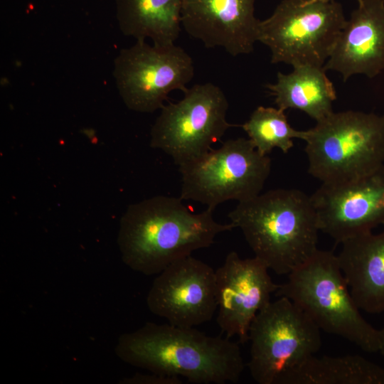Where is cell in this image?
<instances>
[{"label": "cell", "mask_w": 384, "mask_h": 384, "mask_svg": "<svg viewBox=\"0 0 384 384\" xmlns=\"http://www.w3.org/2000/svg\"><path fill=\"white\" fill-rule=\"evenodd\" d=\"M176 197L157 196L129 206L122 215L117 243L123 262L145 275L158 274L178 260L210 247L232 230L207 208L193 213Z\"/></svg>", "instance_id": "6da1fadb"}, {"label": "cell", "mask_w": 384, "mask_h": 384, "mask_svg": "<svg viewBox=\"0 0 384 384\" xmlns=\"http://www.w3.org/2000/svg\"><path fill=\"white\" fill-rule=\"evenodd\" d=\"M114 350L129 365L196 384L235 383L245 368L238 343L170 324L147 322L123 334Z\"/></svg>", "instance_id": "7a4b0ae2"}, {"label": "cell", "mask_w": 384, "mask_h": 384, "mask_svg": "<svg viewBox=\"0 0 384 384\" xmlns=\"http://www.w3.org/2000/svg\"><path fill=\"white\" fill-rule=\"evenodd\" d=\"M255 254L269 270L288 275L318 250L319 228L311 196L274 189L238 203L229 213Z\"/></svg>", "instance_id": "3957f363"}, {"label": "cell", "mask_w": 384, "mask_h": 384, "mask_svg": "<svg viewBox=\"0 0 384 384\" xmlns=\"http://www.w3.org/2000/svg\"><path fill=\"white\" fill-rule=\"evenodd\" d=\"M287 276L276 296L295 303L321 330L343 337L366 352H378L379 330L361 314L337 255L318 249Z\"/></svg>", "instance_id": "277c9868"}, {"label": "cell", "mask_w": 384, "mask_h": 384, "mask_svg": "<svg viewBox=\"0 0 384 384\" xmlns=\"http://www.w3.org/2000/svg\"><path fill=\"white\" fill-rule=\"evenodd\" d=\"M304 141L308 171L322 183L359 178L384 165V114L333 112Z\"/></svg>", "instance_id": "5b68a950"}, {"label": "cell", "mask_w": 384, "mask_h": 384, "mask_svg": "<svg viewBox=\"0 0 384 384\" xmlns=\"http://www.w3.org/2000/svg\"><path fill=\"white\" fill-rule=\"evenodd\" d=\"M346 20L335 0H282L260 21L257 41L271 51V63L324 67Z\"/></svg>", "instance_id": "8992f818"}, {"label": "cell", "mask_w": 384, "mask_h": 384, "mask_svg": "<svg viewBox=\"0 0 384 384\" xmlns=\"http://www.w3.org/2000/svg\"><path fill=\"white\" fill-rule=\"evenodd\" d=\"M321 329L295 303L279 297L252 320L247 366L258 384H282L284 377L321 348Z\"/></svg>", "instance_id": "52a82bcc"}, {"label": "cell", "mask_w": 384, "mask_h": 384, "mask_svg": "<svg viewBox=\"0 0 384 384\" xmlns=\"http://www.w3.org/2000/svg\"><path fill=\"white\" fill-rule=\"evenodd\" d=\"M180 198L213 210L230 200L238 203L260 193L270 174L271 159L262 155L250 140L228 139L215 149L178 166Z\"/></svg>", "instance_id": "ba28073f"}, {"label": "cell", "mask_w": 384, "mask_h": 384, "mask_svg": "<svg viewBox=\"0 0 384 384\" xmlns=\"http://www.w3.org/2000/svg\"><path fill=\"white\" fill-rule=\"evenodd\" d=\"M176 102H169L151 129L150 146L181 166L210 150L226 131L235 126L227 120L228 101L217 85L196 84Z\"/></svg>", "instance_id": "9c48e42d"}, {"label": "cell", "mask_w": 384, "mask_h": 384, "mask_svg": "<svg viewBox=\"0 0 384 384\" xmlns=\"http://www.w3.org/2000/svg\"><path fill=\"white\" fill-rule=\"evenodd\" d=\"M194 75L191 57L180 46L137 40L114 60L113 76L125 105L139 112L161 109L169 94L184 92Z\"/></svg>", "instance_id": "30bf717a"}, {"label": "cell", "mask_w": 384, "mask_h": 384, "mask_svg": "<svg viewBox=\"0 0 384 384\" xmlns=\"http://www.w3.org/2000/svg\"><path fill=\"white\" fill-rule=\"evenodd\" d=\"M146 305L169 324L195 327L211 320L217 310L215 271L191 255L173 262L154 280Z\"/></svg>", "instance_id": "8fae6325"}, {"label": "cell", "mask_w": 384, "mask_h": 384, "mask_svg": "<svg viewBox=\"0 0 384 384\" xmlns=\"http://www.w3.org/2000/svg\"><path fill=\"white\" fill-rule=\"evenodd\" d=\"M311 198L319 230L337 242L384 226V165L359 178L322 183Z\"/></svg>", "instance_id": "7c38bea8"}, {"label": "cell", "mask_w": 384, "mask_h": 384, "mask_svg": "<svg viewBox=\"0 0 384 384\" xmlns=\"http://www.w3.org/2000/svg\"><path fill=\"white\" fill-rule=\"evenodd\" d=\"M215 285L217 324L226 337L238 336L245 343L252 320L271 302L279 284L257 257L242 259L232 251L215 270Z\"/></svg>", "instance_id": "4fadbf2b"}, {"label": "cell", "mask_w": 384, "mask_h": 384, "mask_svg": "<svg viewBox=\"0 0 384 384\" xmlns=\"http://www.w3.org/2000/svg\"><path fill=\"white\" fill-rule=\"evenodd\" d=\"M255 0H182L181 26L208 48L249 54L257 41Z\"/></svg>", "instance_id": "5bb4252c"}, {"label": "cell", "mask_w": 384, "mask_h": 384, "mask_svg": "<svg viewBox=\"0 0 384 384\" xmlns=\"http://www.w3.org/2000/svg\"><path fill=\"white\" fill-rule=\"evenodd\" d=\"M343 81L363 74L372 78L384 70V0H361L341 31L324 65Z\"/></svg>", "instance_id": "9a60e30c"}, {"label": "cell", "mask_w": 384, "mask_h": 384, "mask_svg": "<svg viewBox=\"0 0 384 384\" xmlns=\"http://www.w3.org/2000/svg\"><path fill=\"white\" fill-rule=\"evenodd\" d=\"M337 257L351 294L360 310L384 311V226L341 243Z\"/></svg>", "instance_id": "2e32d148"}, {"label": "cell", "mask_w": 384, "mask_h": 384, "mask_svg": "<svg viewBox=\"0 0 384 384\" xmlns=\"http://www.w3.org/2000/svg\"><path fill=\"white\" fill-rule=\"evenodd\" d=\"M289 74L277 73V82L267 88L277 107L301 110L319 122L334 111L336 92L323 67L298 65Z\"/></svg>", "instance_id": "e0dca14e"}, {"label": "cell", "mask_w": 384, "mask_h": 384, "mask_svg": "<svg viewBox=\"0 0 384 384\" xmlns=\"http://www.w3.org/2000/svg\"><path fill=\"white\" fill-rule=\"evenodd\" d=\"M122 33L137 40L169 46L179 36L182 0H115Z\"/></svg>", "instance_id": "ac0fdd59"}, {"label": "cell", "mask_w": 384, "mask_h": 384, "mask_svg": "<svg viewBox=\"0 0 384 384\" xmlns=\"http://www.w3.org/2000/svg\"><path fill=\"white\" fill-rule=\"evenodd\" d=\"M282 384H384V368L359 355L311 356Z\"/></svg>", "instance_id": "d6986e66"}, {"label": "cell", "mask_w": 384, "mask_h": 384, "mask_svg": "<svg viewBox=\"0 0 384 384\" xmlns=\"http://www.w3.org/2000/svg\"><path fill=\"white\" fill-rule=\"evenodd\" d=\"M242 127L257 151L264 156L274 148L287 153L294 146L293 140H304L306 132L296 130L289 124L284 110L262 106L253 111Z\"/></svg>", "instance_id": "ffe728a7"}, {"label": "cell", "mask_w": 384, "mask_h": 384, "mask_svg": "<svg viewBox=\"0 0 384 384\" xmlns=\"http://www.w3.org/2000/svg\"><path fill=\"white\" fill-rule=\"evenodd\" d=\"M150 374H135L126 378L122 383L127 384H182V380L178 377H171L150 372Z\"/></svg>", "instance_id": "44dd1931"}, {"label": "cell", "mask_w": 384, "mask_h": 384, "mask_svg": "<svg viewBox=\"0 0 384 384\" xmlns=\"http://www.w3.org/2000/svg\"><path fill=\"white\" fill-rule=\"evenodd\" d=\"M378 352L384 356V326L379 330V350Z\"/></svg>", "instance_id": "7402d4cb"}, {"label": "cell", "mask_w": 384, "mask_h": 384, "mask_svg": "<svg viewBox=\"0 0 384 384\" xmlns=\"http://www.w3.org/2000/svg\"><path fill=\"white\" fill-rule=\"evenodd\" d=\"M325 1H329V0H325ZM357 1H358V2H360L361 0H357Z\"/></svg>", "instance_id": "603a6c76"}]
</instances>
